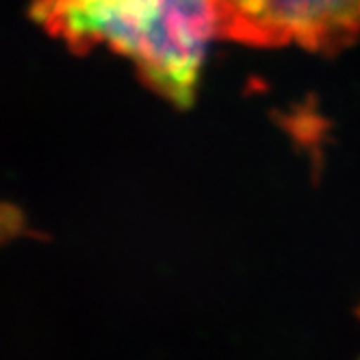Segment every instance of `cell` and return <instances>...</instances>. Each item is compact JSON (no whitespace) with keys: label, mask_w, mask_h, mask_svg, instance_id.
<instances>
[{"label":"cell","mask_w":360,"mask_h":360,"mask_svg":"<svg viewBox=\"0 0 360 360\" xmlns=\"http://www.w3.org/2000/svg\"><path fill=\"white\" fill-rule=\"evenodd\" d=\"M44 31L76 53L105 46L178 107L191 105L209 46L219 37L211 0H33Z\"/></svg>","instance_id":"6da1fadb"},{"label":"cell","mask_w":360,"mask_h":360,"mask_svg":"<svg viewBox=\"0 0 360 360\" xmlns=\"http://www.w3.org/2000/svg\"><path fill=\"white\" fill-rule=\"evenodd\" d=\"M219 37L252 46L339 48L360 31V0H211Z\"/></svg>","instance_id":"7a4b0ae2"}]
</instances>
